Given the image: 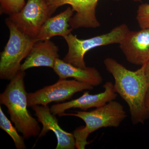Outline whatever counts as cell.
Here are the masks:
<instances>
[{"mask_svg":"<svg viewBox=\"0 0 149 149\" xmlns=\"http://www.w3.org/2000/svg\"><path fill=\"white\" fill-rule=\"evenodd\" d=\"M94 87L75 79H59L55 84L45 86L34 93H28V106H45L54 102H63L71 98L75 93L84 91H91L93 90Z\"/></svg>","mask_w":149,"mask_h":149,"instance_id":"6","label":"cell"},{"mask_svg":"<svg viewBox=\"0 0 149 149\" xmlns=\"http://www.w3.org/2000/svg\"><path fill=\"white\" fill-rule=\"evenodd\" d=\"M59 79H66L69 77L83 83L97 86L103 82V77L95 68L87 67L85 68L74 66L59 58L56 59L53 68Z\"/></svg>","mask_w":149,"mask_h":149,"instance_id":"13","label":"cell"},{"mask_svg":"<svg viewBox=\"0 0 149 149\" xmlns=\"http://www.w3.org/2000/svg\"><path fill=\"white\" fill-rule=\"evenodd\" d=\"M99 0H45L51 15L61 6L69 5L74 11V15L70 18L69 23L73 29L80 27L95 28L100 26L96 17V10ZM119 1V0H116ZM141 2L142 0H132Z\"/></svg>","mask_w":149,"mask_h":149,"instance_id":"8","label":"cell"},{"mask_svg":"<svg viewBox=\"0 0 149 149\" xmlns=\"http://www.w3.org/2000/svg\"><path fill=\"white\" fill-rule=\"evenodd\" d=\"M51 15L45 0H27L20 11L10 15L8 18L20 32L35 39Z\"/></svg>","mask_w":149,"mask_h":149,"instance_id":"7","label":"cell"},{"mask_svg":"<svg viewBox=\"0 0 149 149\" xmlns=\"http://www.w3.org/2000/svg\"><path fill=\"white\" fill-rule=\"evenodd\" d=\"M5 22L9 29L10 36L1 53L0 78L10 80L20 71L22 61L29 55L37 42L20 32L8 18Z\"/></svg>","mask_w":149,"mask_h":149,"instance_id":"4","label":"cell"},{"mask_svg":"<svg viewBox=\"0 0 149 149\" xmlns=\"http://www.w3.org/2000/svg\"><path fill=\"white\" fill-rule=\"evenodd\" d=\"M146 107L147 111L149 114V93L147 94L146 100Z\"/></svg>","mask_w":149,"mask_h":149,"instance_id":"19","label":"cell"},{"mask_svg":"<svg viewBox=\"0 0 149 149\" xmlns=\"http://www.w3.org/2000/svg\"><path fill=\"white\" fill-rule=\"evenodd\" d=\"M104 91L98 94H90L88 91L84 92L83 95L70 101L53 105L50 108L51 112L54 115L64 113L67 110L72 108L80 109L86 111L92 108H97L114 100L117 94L114 89V85L111 82H107L103 85Z\"/></svg>","mask_w":149,"mask_h":149,"instance_id":"9","label":"cell"},{"mask_svg":"<svg viewBox=\"0 0 149 149\" xmlns=\"http://www.w3.org/2000/svg\"><path fill=\"white\" fill-rule=\"evenodd\" d=\"M104 63L108 72L114 78L115 91L129 107L132 123H143L149 118L146 107L148 94L146 64L136 71H132L111 58L105 59Z\"/></svg>","mask_w":149,"mask_h":149,"instance_id":"1","label":"cell"},{"mask_svg":"<svg viewBox=\"0 0 149 149\" xmlns=\"http://www.w3.org/2000/svg\"><path fill=\"white\" fill-rule=\"evenodd\" d=\"M145 73L148 83V94L149 93V61L145 64Z\"/></svg>","mask_w":149,"mask_h":149,"instance_id":"18","label":"cell"},{"mask_svg":"<svg viewBox=\"0 0 149 149\" xmlns=\"http://www.w3.org/2000/svg\"><path fill=\"white\" fill-rule=\"evenodd\" d=\"M126 24L114 27L108 33L86 40L78 39L70 33L64 37L68 46V52L63 58L65 62L81 68L87 67L84 56L93 48L114 44H120L130 31Z\"/></svg>","mask_w":149,"mask_h":149,"instance_id":"5","label":"cell"},{"mask_svg":"<svg viewBox=\"0 0 149 149\" xmlns=\"http://www.w3.org/2000/svg\"><path fill=\"white\" fill-rule=\"evenodd\" d=\"M74 11L69 7L56 16L50 17L41 27L37 36L35 38L36 42L49 40L56 36L63 37L69 35L73 28H70L69 21L73 15Z\"/></svg>","mask_w":149,"mask_h":149,"instance_id":"14","label":"cell"},{"mask_svg":"<svg viewBox=\"0 0 149 149\" xmlns=\"http://www.w3.org/2000/svg\"><path fill=\"white\" fill-rule=\"evenodd\" d=\"M58 52V47L49 40L36 42L22 64L20 70L25 71L29 68L41 66L53 69L56 59L59 56Z\"/></svg>","mask_w":149,"mask_h":149,"instance_id":"12","label":"cell"},{"mask_svg":"<svg viewBox=\"0 0 149 149\" xmlns=\"http://www.w3.org/2000/svg\"><path fill=\"white\" fill-rule=\"evenodd\" d=\"M137 13L136 19L141 29L149 28V3L141 4Z\"/></svg>","mask_w":149,"mask_h":149,"instance_id":"17","label":"cell"},{"mask_svg":"<svg viewBox=\"0 0 149 149\" xmlns=\"http://www.w3.org/2000/svg\"><path fill=\"white\" fill-rule=\"evenodd\" d=\"M0 128L4 130L12 138L17 149H26L24 137L19 134L18 130L15 127H14L10 120L6 116L1 107H0Z\"/></svg>","mask_w":149,"mask_h":149,"instance_id":"15","label":"cell"},{"mask_svg":"<svg viewBox=\"0 0 149 149\" xmlns=\"http://www.w3.org/2000/svg\"><path fill=\"white\" fill-rule=\"evenodd\" d=\"M25 0H0L1 14H13L17 13L25 6Z\"/></svg>","mask_w":149,"mask_h":149,"instance_id":"16","label":"cell"},{"mask_svg":"<svg viewBox=\"0 0 149 149\" xmlns=\"http://www.w3.org/2000/svg\"><path fill=\"white\" fill-rule=\"evenodd\" d=\"M32 108L38 121L42 125L38 138H42L51 130L55 134L57 139L56 149L76 148L74 135L62 129L55 115L52 113L48 105H35Z\"/></svg>","mask_w":149,"mask_h":149,"instance_id":"11","label":"cell"},{"mask_svg":"<svg viewBox=\"0 0 149 149\" xmlns=\"http://www.w3.org/2000/svg\"><path fill=\"white\" fill-rule=\"evenodd\" d=\"M65 116L79 118L85 123V126L76 128L73 133L76 148L85 149L89 144L87 139L91 133L103 128H117L127 117V114L123 106L114 100L91 111L64 113L59 116Z\"/></svg>","mask_w":149,"mask_h":149,"instance_id":"3","label":"cell"},{"mask_svg":"<svg viewBox=\"0 0 149 149\" xmlns=\"http://www.w3.org/2000/svg\"><path fill=\"white\" fill-rule=\"evenodd\" d=\"M25 71L20 70L10 80L0 95V103L6 107L12 121L24 139L38 136L41 131L38 121L27 109V95L24 85Z\"/></svg>","mask_w":149,"mask_h":149,"instance_id":"2","label":"cell"},{"mask_svg":"<svg viewBox=\"0 0 149 149\" xmlns=\"http://www.w3.org/2000/svg\"><path fill=\"white\" fill-rule=\"evenodd\" d=\"M119 45L127 61L141 66L146 64L149 61V28L129 31Z\"/></svg>","mask_w":149,"mask_h":149,"instance_id":"10","label":"cell"}]
</instances>
